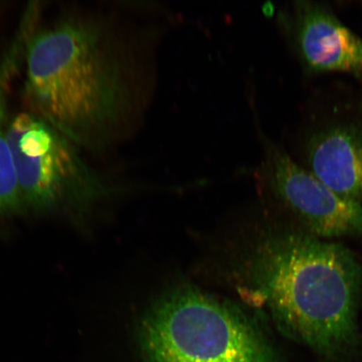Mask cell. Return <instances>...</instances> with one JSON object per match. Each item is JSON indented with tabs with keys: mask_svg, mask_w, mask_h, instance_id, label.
Here are the masks:
<instances>
[{
	"mask_svg": "<svg viewBox=\"0 0 362 362\" xmlns=\"http://www.w3.org/2000/svg\"><path fill=\"white\" fill-rule=\"evenodd\" d=\"M156 33H125L100 16L72 15L35 28L24 94L31 112L76 146L100 151L123 135L148 98L147 54Z\"/></svg>",
	"mask_w": 362,
	"mask_h": 362,
	"instance_id": "cell-1",
	"label": "cell"
},
{
	"mask_svg": "<svg viewBox=\"0 0 362 362\" xmlns=\"http://www.w3.org/2000/svg\"><path fill=\"white\" fill-rule=\"evenodd\" d=\"M251 276V296L289 341L329 360L361 346L362 266L349 248L284 228L257 247Z\"/></svg>",
	"mask_w": 362,
	"mask_h": 362,
	"instance_id": "cell-2",
	"label": "cell"
},
{
	"mask_svg": "<svg viewBox=\"0 0 362 362\" xmlns=\"http://www.w3.org/2000/svg\"><path fill=\"white\" fill-rule=\"evenodd\" d=\"M140 338L148 362H278L256 320L192 288L157 301Z\"/></svg>",
	"mask_w": 362,
	"mask_h": 362,
	"instance_id": "cell-3",
	"label": "cell"
},
{
	"mask_svg": "<svg viewBox=\"0 0 362 362\" xmlns=\"http://www.w3.org/2000/svg\"><path fill=\"white\" fill-rule=\"evenodd\" d=\"M8 139L24 209L76 214L107 194L81 148L34 113L13 117Z\"/></svg>",
	"mask_w": 362,
	"mask_h": 362,
	"instance_id": "cell-4",
	"label": "cell"
},
{
	"mask_svg": "<svg viewBox=\"0 0 362 362\" xmlns=\"http://www.w3.org/2000/svg\"><path fill=\"white\" fill-rule=\"evenodd\" d=\"M267 184L279 202L314 236L325 240L362 236V204L321 182L282 148L266 147Z\"/></svg>",
	"mask_w": 362,
	"mask_h": 362,
	"instance_id": "cell-5",
	"label": "cell"
},
{
	"mask_svg": "<svg viewBox=\"0 0 362 362\" xmlns=\"http://www.w3.org/2000/svg\"><path fill=\"white\" fill-rule=\"evenodd\" d=\"M308 171L339 196L362 204V101L339 100L315 116L302 143Z\"/></svg>",
	"mask_w": 362,
	"mask_h": 362,
	"instance_id": "cell-6",
	"label": "cell"
},
{
	"mask_svg": "<svg viewBox=\"0 0 362 362\" xmlns=\"http://www.w3.org/2000/svg\"><path fill=\"white\" fill-rule=\"evenodd\" d=\"M285 20L289 40L308 72L362 74V39L329 7L296 1Z\"/></svg>",
	"mask_w": 362,
	"mask_h": 362,
	"instance_id": "cell-7",
	"label": "cell"
},
{
	"mask_svg": "<svg viewBox=\"0 0 362 362\" xmlns=\"http://www.w3.org/2000/svg\"><path fill=\"white\" fill-rule=\"evenodd\" d=\"M28 33L19 29L7 51L0 58V216L24 210L15 162L8 139V95L13 78L24 64Z\"/></svg>",
	"mask_w": 362,
	"mask_h": 362,
	"instance_id": "cell-8",
	"label": "cell"
}]
</instances>
